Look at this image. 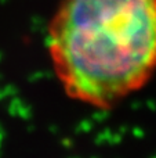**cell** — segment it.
Instances as JSON below:
<instances>
[{"mask_svg":"<svg viewBox=\"0 0 156 158\" xmlns=\"http://www.w3.org/2000/svg\"><path fill=\"white\" fill-rule=\"evenodd\" d=\"M46 49L66 97L111 111L156 75V0H58Z\"/></svg>","mask_w":156,"mask_h":158,"instance_id":"6da1fadb","label":"cell"}]
</instances>
